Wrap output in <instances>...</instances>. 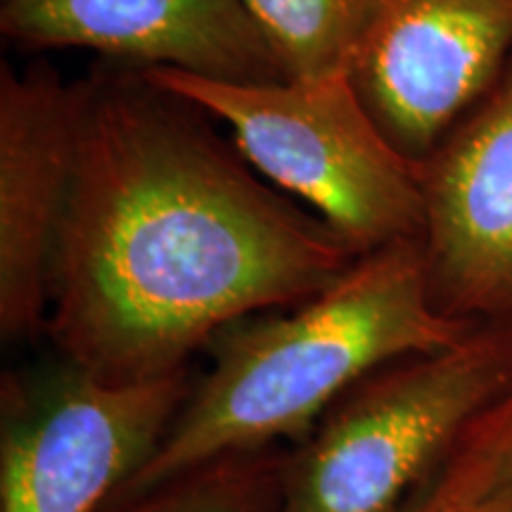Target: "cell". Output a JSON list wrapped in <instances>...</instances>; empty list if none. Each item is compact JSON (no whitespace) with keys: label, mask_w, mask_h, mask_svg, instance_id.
Segmentation results:
<instances>
[{"label":"cell","mask_w":512,"mask_h":512,"mask_svg":"<svg viewBox=\"0 0 512 512\" xmlns=\"http://www.w3.org/2000/svg\"><path fill=\"white\" fill-rule=\"evenodd\" d=\"M268 188L207 114L138 67L86 81L46 335L107 382L192 368L235 320L290 309L358 259Z\"/></svg>","instance_id":"1"},{"label":"cell","mask_w":512,"mask_h":512,"mask_svg":"<svg viewBox=\"0 0 512 512\" xmlns=\"http://www.w3.org/2000/svg\"><path fill=\"white\" fill-rule=\"evenodd\" d=\"M472 330L434 306L420 238L361 254L313 297L235 320L211 339L162 444L110 503L207 460L297 444L373 370Z\"/></svg>","instance_id":"2"},{"label":"cell","mask_w":512,"mask_h":512,"mask_svg":"<svg viewBox=\"0 0 512 512\" xmlns=\"http://www.w3.org/2000/svg\"><path fill=\"white\" fill-rule=\"evenodd\" d=\"M510 384L501 325L373 370L287 446L283 512H403Z\"/></svg>","instance_id":"3"},{"label":"cell","mask_w":512,"mask_h":512,"mask_svg":"<svg viewBox=\"0 0 512 512\" xmlns=\"http://www.w3.org/2000/svg\"><path fill=\"white\" fill-rule=\"evenodd\" d=\"M233 133L245 162L358 254L422 235L418 164L399 152L349 72L268 83L140 69Z\"/></svg>","instance_id":"4"},{"label":"cell","mask_w":512,"mask_h":512,"mask_svg":"<svg viewBox=\"0 0 512 512\" xmlns=\"http://www.w3.org/2000/svg\"><path fill=\"white\" fill-rule=\"evenodd\" d=\"M195 370L107 382L57 356L0 382V512H102L143 467Z\"/></svg>","instance_id":"5"},{"label":"cell","mask_w":512,"mask_h":512,"mask_svg":"<svg viewBox=\"0 0 512 512\" xmlns=\"http://www.w3.org/2000/svg\"><path fill=\"white\" fill-rule=\"evenodd\" d=\"M418 178L434 306L470 328H512V60Z\"/></svg>","instance_id":"6"},{"label":"cell","mask_w":512,"mask_h":512,"mask_svg":"<svg viewBox=\"0 0 512 512\" xmlns=\"http://www.w3.org/2000/svg\"><path fill=\"white\" fill-rule=\"evenodd\" d=\"M510 60L512 0H373L351 79L389 140L420 164Z\"/></svg>","instance_id":"7"},{"label":"cell","mask_w":512,"mask_h":512,"mask_svg":"<svg viewBox=\"0 0 512 512\" xmlns=\"http://www.w3.org/2000/svg\"><path fill=\"white\" fill-rule=\"evenodd\" d=\"M86 81L48 62L0 69V332L46 328L50 266L79 159Z\"/></svg>","instance_id":"8"},{"label":"cell","mask_w":512,"mask_h":512,"mask_svg":"<svg viewBox=\"0 0 512 512\" xmlns=\"http://www.w3.org/2000/svg\"><path fill=\"white\" fill-rule=\"evenodd\" d=\"M0 31L27 50L91 48L138 69L287 79L245 0H3Z\"/></svg>","instance_id":"9"},{"label":"cell","mask_w":512,"mask_h":512,"mask_svg":"<svg viewBox=\"0 0 512 512\" xmlns=\"http://www.w3.org/2000/svg\"><path fill=\"white\" fill-rule=\"evenodd\" d=\"M287 446H268L188 467L119 498L102 512H283Z\"/></svg>","instance_id":"10"},{"label":"cell","mask_w":512,"mask_h":512,"mask_svg":"<svg viewBox=\"0 0 512 512\" xmlns=\"http://www.w3.org/2000/svg\"><path fill=\"white\" fill-rule=\"evenodd\" d=\"M287 79L349 72L366 36L373 0H245Z\"/></svg>","instance_id":"11"},{"label":"cell","mask_w":512,"mask_h":512,"mask_svg":"<svg viewBox=\"0 0 512 512\" xmlns=\"http://www.w3.org/2000/svg\"><path fill=\"white\" fill-rule=\"evenodd\" d=\"M411 510L512 512V384L467 427L403 512Z\"/></svg>","instance_id":"12"},{"label":"cell","mask_w":512,"mask_h":512,"mask_svg":"<svg viewBox=\"0 0 512 512\" xmlns=\"http://www.w3.org/2000/svg\"><path fill=\"white\" fill-rule=\"evenodd\" d=\"M411 512H489V510H411Z\"/></svg>","instance_id":"13"}]
</instances>
